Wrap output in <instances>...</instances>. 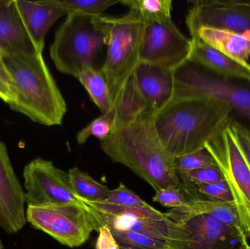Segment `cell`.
<instances>
[{
    "mask_svg": "<svg viewBox=\"0 0 250 249\" xmlns=\"http://www.w3.org/2000/svg\"><path fill=\"white\" fill-rule=\"evenodd\" d=\"M198 192L206 200L214 201L233 202L230 189L226 181H222L212 184H193Z\"/></svg>",
    "mask_w": 250,
    "mask_h": 249,
    "instance_id": "4dcf8cb0",
    "label": "cell"
},
{
    "mask_svg": "<svg viewBox=\"0 0 250 249\" xmlns=\"http://www.w3.org/2000/svg\"><path fill=\"white\" fill-rule=\"evenodd\" d=\"M229 124L239 149L250 168V129L236 120H230Z\"/></svg>",
    "mask_w": 250,
    "mask_h": 249,
    "instance_id": "d6a6232c",
    "label": "cell"
},
{
    "mask_svg": "<svg viewBox=\"0 0 250 249\" xmlns=\"http://www.w3.org/2000/svg\"><path fill=\"white\" fill-rule=\"evenodd\" d=\"M117 122V111L113 108L108 112L104 113L98 118L91 121L86 127L78 133L76 140L82 145L90 137H95L101 141L106 139L115 128Z\"/></svg>",
    "mask_w": 250,
    "mask_h": 249,
    "instance_id": "d4e9b609",
    "label": "cell"
},
{
    "mask_svg": "<svg viewBox=\"0 0 250 249\" xmlns=\"http://www.w3.org/2000/svg\"><path fill=\"white\" fill-rule=\"evenodd\" d=\"M189 61L220 77L250 84V64L237 61L217 51L200 39H191Z\"/></svg>",
    "mask_w": 250,
    "mask_h": 249,
    "instance_id": "ac0fdd59",
    "label": "cell"
},
{
    "mask_svg": "<svg viewBox=\"0 0 250 249\" xmlns=\"http://www.w3.org/2000/svg\"><path fill=\"white\" fill-rule=\"evenodd\" d=\"M152 114L115 127L101 141V149L113 162L130 169L155 192L163 189L185 190L175 170L176 159L165 149L154 130Z\"/></svg>",
    "mask_w": 250,
    "mask_h": 249,
    "instance_id": "7a4b0ae2",
    "label": "cell"
},
{
    "mask_svg": "<svg viewBox=\"0 0 250 249\" xmlns=\"http://www.w3.org/2000/svg\"><path fill=\"white\" fill-rule=\"evenodd\" d=\"M26 224L24 191L7 147L0 140V228L11 235L21 230Z\"/></svg>",
    "mask_w": 250,
    "mask_h": 249,
    "instance_id": "5bb4252c",
    "label": "cell"
},
{
    "mask_svg": "<svg viewBox=\"0 0 250 249\" xmlns=\"http://www.w3.org/2000/svg\"><path fill=\"white\" fill-rule=\"evenodd\" d=\"M0 249H4V246H3L2 243H1V240H0Z\"/></svg>",
    "mask_w": 250,
    "mask_h": 249,
    "instance_id": "74e56055",
    "label": "cell"
},
{
    "mask_svg": "<svg viewBox=\"0 0 250 249\" xmlns=\"http://www.w3.org/2000/svg\"><path fill=\"white\" fill-rule=\"evenodd\" d=\"M240 249H250V246L249 245V244H248V241L244 242V244H242Z\"/></svg>",
    "mask_w": 250,
    "mask_h": 249,
    "instance_id": "d590c367",
    "label": "cell"
},
{
    "mask_svg": "<svg viewBox=\"0 0 250 249\" xmlns=\"http://www.w3.org/2000/svg\"><path fill=\"white\" fill-rule=\"evenodd\" d=\"M67 173L73 191L82 200L101 202L108 197L109 189L79 168H71Z\"/></svg>",
    "mask_w": 250,
    "mask_h": 249,
    "instance_id": "603a6c76",
    "label": "cell"
},
{
    "mask_svg": "<svg viewBox=\"0 0 250 249\" xmlns=\"http://www.w3.org/2000/svg\"><path fill=\"white\" fill-rule=\"evenodd\" d=\"M95 249H120V244L111 230L105 225L100 227Z\"/></svg>",
    "mask_w": 250,
    "mask_h": 249,
    "instance_id": "e575fe53",
    "label": "cell"
},
{
    "mask_svg": "<svg viewBox=\"0 0 250 249\" xmlns=\"http://www.w3.org/2000/svg\"><path fill=\"white\" fill-rule=\"evenodd\" d=\"M173 74V98H214L226 102L233 112L250 121V85L220 77L189 60Z\"/></svg>",
    "mask_w": 250,
    "mask_h": 249,
    "instance_id": "8992f818",
    "label": "cell"
},
{
    "mask_svg": "<svg viewBox=\"0 0 250 249\" xmlns=\"http://www.w3.org/2000/svg\"><path fill=\"white\" fill-rule=\"evenodd\" d=\"M132 76L153 113L163 108L173 98V72L141 62Z\"/></svg>",
    "mask_w": 250,
    "mask_h": 249,
    "instance_id": "e0dca14e",
    "label": "cell"
},
{
    "mask_svg": "<svg viewBox=\"0 0 250 249\" xmlns=\"http://www.w3.org/2000/svg\"><path fill=\"white\" fill-rule=\"evenodd\" d=\"M181 181L192 184H212L224 181L225 178L218 166H209L191 171L179 176Z\"/></svg>",
    "mask_w": 250,
    "mask_h": 249,
    "instance_id": "1f68e13d",
    "label": "cell"
},
{
    "mask_svg": "<svg viewBox=\"0 0 250 249\" xmlns=\"http://www.w3.org/2000/svg\"><path fill=\"white\" fill-rule=\"evenodd\" d=\"M209 166L217 165L211 153L206 149L181 156L175 162V170L179 177L195 170Z\"/></svg>",
    "mask_w": 250,
    "mask_h": 249,
    "instance_id": "4316f807",
    "label": "cell"
},
{
    "mask_svg": "<svg viewBox=\"0 0 250 249\" xmlns=\"http://www.w3.org/2000/svg\"><path fill=\"white\" fill-rule=\"evenodd\" d=\"M233 109L219 99L173 97L152 114L163 146L175 159L202 150L230 122Z\"/></svg>",
    "mask_w": 250,
    "mask_h": 249,
    "instance_id": "6da1fadb",
    "label": "cell"
},
{
    "mask_svg": "<svg viewBox=\"0 0 250 249\" xmlns=\"http://www.w3.org/2000/svg\"><path fill=\"white\" fill-rule=\"evenodd\" d=\"M192 49V39L172 19L163 23H147L141 62L173 72L189 59Z\"/></svg>",
    "mask_w": 250,
    "mask_h": 249,
    "instance_id": "7c38bea8",
    "label": "cell"
},
{
    "mask_svg": "<svg viewBox=\"0 0 250 249\" xmlns=\"http://www.w3.org/2000/svg\"><path fill=\"white\" fill-rule=\"evenodd\" d=\"M112 232V231H111ZM120 245L139 249H167L166 241L134 232H112Z\"/></svg>",
    "mask_w": 250,
    "mask_h": 249,
    "instance_id": "83f0119b",
    "label": "cell"
},
{
    "mask_svg": "<svg viewBox=\"0 0 250 249\" xmlns=\"http://www.w3.org/2000/svg\"><path fill=\"white\" fill-rule=\"evenodd\" d=\"M120 249H139L132 248V247H125V246L120 245Z\"/></svg>",
    "mask_w": 250,
    "mask_h": 249,
    "instance_id": "8d00e7d4",
    "label": "cell"
},
{
    "mask_svg": "<svg viewBox=\"0 0 250 249\" xmlns=\"http://www.w3.org/2000/svg\"><path fill=\"white\" fill-rule=\"evenodd\" d=\"M176 222L174 238L167 249H240L248 241L212 215H185L168 217Z\"/></svg>",
    "mask_w": 250,
    "mask_h": 249,
    "instance_id": "30bf717a",
    "label": "cell"
},
{
    "mask_svg": "<svg viewBox=\"0 0 250 249\" xmlns=\"http://www.w3.org/2000/svg\"><path fill=\"white\" fill-rule=\"evenodd\" d=\"M92 19L105 35L107 54L101 71L109 87L114 108L141 63L147 23L132 10L120 17L102 15Z\"/></svg>",
    "mask_w": 250,
    "mask_h": 249,
    "instance_id": "277c9868",
    "label": "cell"
},
{
    "mask_svg": "<svg viewBox=\"0 0 250 249\" xmlns=\"http://www.w3.org/2000/svg\"><path fill=\"white\" fill-rule=\"evenodd\" d=\"M114 108L117 111L115 127L129 124L148 113H153L132 76L128 80Z\"/></svg>",
    "mask_w": 250,
    "mask_h": 249,
    "instance_id": "44dd1931",
    "label": "cell"
},
{
    "mask_svg": "<svg viewBox=\"0 0 250 249\" xmlns=\"http://www.w3.org/2000/svg\"><path fill=\"white\" fill-rule=\"evenodd\" d=\"M13 98V79L0 52V99L8 105Z\"/></svg>",
    "mask_w": 250,
    "mask_h": 249,
    "instance_id": "836d02e7",
    "label": "cell"
},
{
    "mask_svg": "<svg viewBox=\"0 0 250 249\" xmlns=\"http://www.w3.org/2000/svg\"><path fill=\"white\" fill-rule=\"evenodd\" d=\"M152 200L165 207L174 209L185 207L194 200L184 190L163 189L156 192Z\"/></svg>",
    "mask_w": 250,
    "mask_h": 249,
    "instance_id": "f546056e",
    "label": "cell"
},
{
    "mask_svg": "<svg viewBox=\"0 0 250 249\" xmlns=\"http://www.w3.org/2000/svg\"><path fill=\"white\" fill-rule=\"evenodd\" d=\"M208 213L223 222L238 233L243 234L237 211L233 202L214 201V200H193L189 205L179 209H170L165 213L167 217L185 215L204 214Z\"/></svg>",
    "mask_w": 250,
    "mask_h": 249,
    "instance_id": "ffe728a7",
    "label": "cell"
},
{
    "mask_svg": "<svg viewBox=\"0 0 250 249\" xmlns=\"http://www.w3.org/2000/svg\"><path fill=\"white\" fill-rule=\"evenodd\" d=\"M200 39L225 55L244 63H249L250 39L229 31L202 26L191 39Z\"/></svg>",
    "mask_w": 250,
    "mask_h": 249,
    "instance_id": "d6986e66",
    "label": "cell"
},
{
    "mask_svg": "<svg viewBox=\"0 0 250 249\" xmlns=\"http://www.w3.org/2000/svg\"><path fill=\"white\" fill-rule=\"evenodd\" d=\"M26 222L70 248L84 244L100 226L88 206L76 204L27 206Z\"/></svg>",
    "mask_w": 250,
    "mask_h": 249,
    "instance_id": "52a82bcc",
    "label": "cell"
},
{
    "mask_svg": "<svg viewBox=\"0 0 250 249\" xmlns=\"http://www.w3.org/2000/svg\"><path fill=\"white\" fill-rule=\"evenodd\" d=\"M99 226L112 232H134L166 241L173 239L176 224L165 213L149 208H126L83 200Z\"/></svg>",
    "mask_w": 250,
    "mask_h": 249,
    "instance_id": "9c48e42d",
    "label": "cell"
},
{
    "mask_svg": "<svg viewBox=\"0 0 250 249\" xmlns=\"http://www.w3.org/2000/svg\"><path fill=\"white\" fill-rule=\"evenodd\" d=\"M58 7L69 13L84 16H102L107 9L121 2L122 0H51Z\"/></svg>",
    "mask_w": 250,
    "mask_h": 249,
    "instance_id": "484cf974",
    "label": "cell"
},
{
    "mask_svg": "<svg viewBox=\"0 0 250 249\" xmlns=\"http://www.w3.org/2000/svg\"><path fill=\"white\" fill-rule=\"evenodd\" d=\"M229 123L217 137L206 145L205 149L214 158L230 189L241 227L248 240L250 238V168Z\"/></svg>",
    "mask_w": 250,
    "mask_h": 249,
    "instance_id": "ba28073f",
    "label": "cell"
},
{
    "mask_svg": "<svg viewBox=\"0 0 250 249\" xmlns=\"http://www.w3.org/2000/svg\"><path fill=\"white\" fill-rule=\"evenodd\" d=\"M25 204L27 206L86 205L73 191L68 173L51 161L38 157L25 165L23 171Z\"/></svg>",
    "mask_w": 250,
    "mask_h": 249,
    "instance_id": "8fae6325",
    "label": "cell"
},
{
    "mask_svg": "<svg viewBox=\"0 0 250 249\" xmlns=\"http://www.w3.org/2000/svg\"><path fill=\"white\" fill-rule=\"evenodd\" d=\"M120 3L135 10L147 23H163L172 19L171 0H122Z\"/></svg>",
    "mask_w": 250,
    "mask_h": 249,
    "instance_id": "cb8c5ba5",
    "label": "cell"
},
{
    "mask_svg": "<svg viewBox=\"0 0 250 249\" xmlns=\"http://www.w3.org/2000/svg\"><path fill=\"white\" fill-rule=\"evenodd\" d=\"M92 18L69 13L56 31L50 57L62 74L77 78L84 67H95V57L105 46V40Z\"/></svg>",
    "mask_w": 250,
    "mask_h": 249,
    "instance_id": "5b68a950",
    "label": "cell"
},
{
    "mask_svg": "<svg viewBox=\"0 0 250 249\" xmlns=\"http://www.w3.org/2000/svg\"><path fill=\"white\" fill-rule=\"evenodd\" d=\"M103 203L126 208H149L146 202L129 190L123 183L114 190H110L108 197Z\"/></svg>",
    "mask_w": 250,
    "mask_h": 249,
    "instance_id": "f1b7e54d",
    "label": "cell"
},
{
    "mask_svg": "<svg viewBox=\"0 0 250 249\" xmlns=\"http://www.w3.org/2000/svg\"><path fill=\"white\" fill-rule=\"evenodd\" d=\"M18 10L37 51L42 54L45 38L51 26L67 13L51 0L25 1L16 0Z\"/></svg>",
    "mask_w": 250,
    "mask_h": 249,
    "instance_id": "2e32d148",
    "label": "cell"
},
{
    "mask_svg": "<svg viewBox=\"0 0 250 249\" xmlns=\"http://www.w3.org/2000/svg\"><path fill=\"white\" fill-rule=\"evenodd\" d=\"M186 16L190 36L200 27L229 31L250 39V1L196 0Z\"/></svg>",
    "mask_w": 250,
    "mask_h": 249,
    "instance_id": "4fadbf2b",
    "label": "cell"
},
{
    "mask_svg": "<svg viewBox=\"0 0 250 249\" xmlns=\"http://www.w3.org/2000/svg\"><path fill=\"white\" fill-rule=\"evenodd\" d=\"M76 79L103 114L114 108L111 92L101 70H97L95 67H84Z\"/></svg>",
    "mask_w": 250,
    "mask_h": 249,
    "instance_id": "7402d4cb",
    "label": "cell"
},
{
    "mask_svg": "<svg viewBox=\"0 0 250 249\" xmlns=\"http://www.w3.org/2000/svg\"><path fill=\"white\" fill-rule=\"evenodd\" d=\"M3 58L13 79L10 109L42 125H61L67 103L42 54L3 55Z\"/></svg>",
    "mask_w": 250,
    "mask_h": 249,
    "instance_id": "3957f363",
    "label": "cell"
},
{
    "mask_svg": "<svg viewBox=\"0 0 250 249\" xmlns=\"http://www.w3.org/2000/svg\"><path fill=\"white\" fill-rule=\"evenodd\" d=\"M0 52L3 55L38 53L23 24L16 0H0Z\"/></svg>",
    "mask_w": 250,
    "mask_h": 249,
    "instance_id": "9a60e30c",
    "label": "cell"
}]
</instances>
